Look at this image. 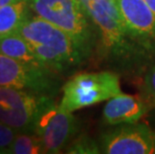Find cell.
<instances>
[{"label": "cell", "instance_id": "obj_10", "mask_svg": "<svg viewBox=\"0 0 155 154\" xmlns=\"http://www.w3.org/2000/svg\"><path fill=\"white\" fill-rule=\"evenodd\" d=\"M151 109L140 95L118 94L110 98L103 109V120L109 125L135 123Z\"/></svg>", "mask_w": 155, "mask_h": 154}, {"label": "cell", "instance_id": "obj_11", "mask_svg": "<svg viewBox=\"0 0 155 154\" xmlns=\"http://www.w3.org/2000/svg\"><path fill=\"white\" fill-rule=\"evenodd\" d=\"M0 53L23 63L45 67L35 56L28 42L17 32L0 38Z\"/></svg>", "mask_w": 155, "mask_h": 154}, {"label": "cell", "instance_id": "obj_15", "mask_svg": "<svg viewBox=\"0 0 155 154\" xmlns=\"http://www.w3.org/2000/svg\"><path fill=\"white\" fill-rule=\"evenodd\" d=\"M140 96L151 108L155 107V65L145 75L141 85Z\"/></svg>", "mask_w": 155, "mask_h": 154}, {"label": "cell", "instance_id": "obj_7", "mask_svg": "<svg viewBox=\"0 0 155 154\" xmlns=\"http://www.w3.org/2000/svg\"><path fill=\"white\" fill-rule=\"evenodd\" d=\"M53 72L46 67L23 63L0 53V87H11L47 95L54 87Z\"/></svg>", "mask_w": 155, "mask_h": 154}, {"label": "cell", "instance_id": "obj_17", "mask_svg": "<svg viewBox=\"0 0 155 154\" xmlns=\"http://www.w3.org/2000/svg\"><path fill=\"white\" fill-rule=\"evenodd\" d=\"M20 1H26V0H0V7H3V6L9 4H14V3Z\"/></svg>", "mask_w": 155, "mask_h": 154}, {"label": "cell", "instance_id": "obj_9", "mask_svg": "<svg viewBox=\"0 0 155 154\" xmlns=\"http://www.w3.org/2000/svg\"><path fill=\"white\" fill-rule=\"evenodd\" d=\"M128 32L144 46L155 40V16L145 0H115Z\"/></svg>", "mask_w": 155, "mask_h": 154}, {"label": "cell", "instance_id": "obj_4", "mask_svg": "<svg viewBox=\"0 0 155 154\" xmlns=\"http://www.w3.org/2000/svg\"><path fill=\"white\" fill-rule=\"evenodd\" d=\"M92 23L99 30L105 49L115 57H126L131 49L128 32L115 0H78Z\"/></svg>", "mask_w": 155, "mask_h": 154}, {"label": "cell", "instance_id": "obj_14", "mask_svg": "<svg viewBox=\"0 0 155 154\" xmlns=\"http://www.w3.org/2000/svg\"><path fill=\"white\" fill-rule=\"evenodd\" d=\"M67 153L74 154H97L100 153V146L86 135L78 137L67 147Z\"/></svg>", "mask_w": 155, "mask_h": 154}, {"label": "cell", "instance_id": "obj_12", "mask_svg": "<svg viewBox=\"0 0 155 154\" xmlns=\"http://www.w3.org/2000/svg\"><path fill=\"white\" fill-rule=\"evenodd\" d=\"M28 0L0 7V38L16 33L29 16Z\"/></svg>", "mask_w": 155, "mask_h": 154}, {"label": "cell", "instance_id": "obj_2", "mask_svg": "<svg viewBox=\"0 0 155 154\" xmlns=\"http://www.w3.org/2000/svg\"><path fill=\"white\" fill-rule=\"evenodd\" d=\"M30 10L67 33L86 58L95 44V25L78 0H28Z\"/></svg>", "mask_w": 155, "mask_h": 154}, {"label": "cell", "instance_id": "obj_16", "mask_svg": "<svg viewBox=\"0 0 155 154\" xmlns=\"http://www.w3.org/2000/svg\"><path fill=\"white\" fill-rule=\"evenodd\" d=\"M18 131L12 127L6 125L0 121V153H3L6 148L13 142Z\"/></svg>", "mask_w": 155, "mask_h": 154}, {"label": "cell", "instance_id": "obj_5", "mask_svg": "<svg viewBox=\"0 0 155 154\" xmlns=\"http://www.w3.org/2000/svg\"><path fill=\"white\" fill-rule=\"evenodd\" d=\"M78 130L76 118L51 97L46 96L33 124V132L40 138L45 153H59L75 136Z\"/></svg>", "mask_w": 155, "mask_h": 154}, {"label": "cell", "instance_id": "obj_1", "mask_svg": "<svg viewBox=\"0 0 155 154\" xmlns=\"http://www.w3.org/2000/svg\"><path fill=\"white\" fill-rule=\"evenodd\" d=\"M17 33L28 42L40 63L52 71L67 69L84 59L70 36L37 15H29Z\"/></svg>", "mask_w": 155, "mask_h": 154}, {"label": "cell", "instance_id": "obj_18", "mask_svg": "<svg viewBox=\"0 0 155 154\" xmlns=\"http://www.w3.org/2000/svg\"><path fill=\"white\" fill-rule=\"evenodd\" d=\"M145 1H146L147 5L150 7V9L152 10L153 14L155 16V0H145Z\"/></svg>", "mask_w": 155, "mask_h": 154}, {"label": "cell", "instance_id": "obj_8", "mask_svg": "<svg viewBox=\"0 0 155 154\" xmlns=\"http://www.w3.org/2000/svg\"><path fill=\"white\" fill-rule=\"evenodd\" d=\"M99 146L107 154H154L155 132L143 123L123 124L103 134Z\"/></svg>", "mask_w": 155, "mask_h": 154}, {"label": "cell", "instance_id": "obj_3", "mask_svg": "<svg viewBox=\"0 0 155 154\" xmlns=\"http://www.w3.org/2000/svg\"><path fill=\"white\" fill-rule=\"evenodd\" d=\"M62 91L59 105L69 112L107 101L122 93L119 76L109 71L76 74L64 84Z\"/></svg>", "mask_w": 155, "mask_h": 154}, {"label": "cell", "instance_id": "obj_6", "mask_svg": "<svg viewBox=\"0 0 155 154\" xmlns=\"http://www.w3.org/2000/svg\"><path fill=\"white\" fill-rule=\"evenodd\" d=\"M47 95L0 87V121L17 131L33 132V124Z\"/></svg>", "mask_w": 155, "mask_h": 154}, {"label": "cell", "instance_id": "obj_13", "mask_svg": "<svg viewBox=\"0 0 155 154\" xmlns=\"http://www.w3.org/2000/svg\"><path fill=\"white\" fill-rule=\"evenodd\" d=\"M45 153L40 138L34 132L18 131L13 142L3 154H39Z\"/></svg>", "mask_w": 155, "mask_h": 154}]
</instances>
